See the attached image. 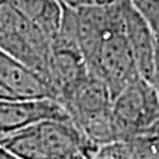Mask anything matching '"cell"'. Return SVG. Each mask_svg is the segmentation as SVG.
Listing matches in <instances>:
<instances>
[{"label":"cell","mask_w":159,"mask_h":159,"mask_svg":"<svg viewBox=\"0 0 159 159\" xmlns=\"http://www.w3.org/2000/svg\"><path fill=\"white\" fill-rule=\"evenodd\" d=\"M123 4L62 9L60 29L76 41L89 74L105 84L113 99L141 77L126 34Z\"/></svg>","instance_id":"6da1fadb"},{"label":"cell","mask_w":159,"mask_h":159,"mask_svg":"<svg viewBox=\"0 0 159 159\" xmlns=\"http://www.w3.org/2000/svg\"><path fill=\"white\" fill-rule=\"evenodd\" d=\"M93 143L72 121H45L4 138L2 147L20 159H93Z\"/></svg>","instance_id":"7a4b0ae2"},{"label":"cell","mask_w":159,"mask_h":159,"mask_svg":"<svg viewBox=\"0 0 159 159\" xmlns=\"http://www.w3.org/2000/svg\"><path fill=\"white\" fill-rule=\"evenodd\" d=\"M52 41L43 28L12 3L0 0V49L40 74L49 84Z\"/></svg>","instance_id":"3957f363"},{"label":"cell","mask_w":159,"mask_h":159,"mask_svg":"<svg viewBox=\"0 0 159 159\" xmlns=\"http://www.w3.org/2000/svg\"><path fill=\"white\" fill-rule=\"evenodd\" d=\"M111 116L117 142L154 133L159 126L158 89L137 77L113 99Z\"/></svg>","instance_id":"277c9868"},{"label":"cell","mask_w":159,"mask_h":159,"mask_svg":"<svg viewBox=\"0 0 159 159\" xmlns=\"http://www.w3.org/2000/svg\"><path fill=\"white\" fill-rule=\"evenodd\" d=\"M45 121H70L62 103L54 98H2L0 135L6 138Z\"/></svg>","instance_id":"5b68a950"},{"label":"cell","mask_w":159,"mask_h":159,"mask_svg":"<svg viewBox=\"0 0 159 159\" xmlns=\"http://www.w3.org/2000/svg\"><path fill=\"white\" fill-rule=\"evenodd\" d=\"M0 89L12 98H54L57 93L45 78L0 49ZM58 101V99H57Z\"/></svg>","instance_id":"8992f818"},{"label":"cell","mask_w":159,"mask_h":159,"mask_svg":"<svg viewBox=\"0 0 159 159\" xmlns=\"http://www.w3.org/2000/svg\"><path fill=\"white\" fill-rule=\"evenodd\" d=\"M126 34L135 60L138 73L142 78L152 82L155 73V43L145 17L134 7L131 0L123 4Z\"/></svg>","instance_id":"52a82bcc"},{"label":"cell","mask_w":159,"mask_h":159,"mask_svg":"<svg viewBox=\"0 0 159 159\" xmlns=\"http://www.w3.org/2000/svg\"><path fill=\"white\" fill-rule=\"evenodd\" d=\"M127 159H159V134L134 137L123 145Z\"/></svg>","instance_id":"ba28073f"},{"label":"cell","mask_w":159,"mask_h":159,"mask_svg":"<svg viewBox=\"0 0 159 159\" xmlns=\"http://www.w3.org/2000/svg\"><path fill=\"white\" fill-rule=\"evenodd\" d=\"M56 2L62 9L68 11H78L96 4V0H56Z\"/></svg>","instance_id":"9c48e42d"},{"label":"cell","mask_w":159,"mask_h":159,"mask_svg":"<svg viewBox=\"0 0 159 159\" xmlns=\"http://www.w3.org/2000/svg\"><path fill=\"white\" fill-rule=\"evenodd\" d=\"M123 2H129V0H96V4H99V6H113V4H121Z\"/></svg>","instance_id":"30bf717a"},{"label":"cell","mask_w":159,"mask_h":159,"mask_svg":"<svg viewBox=\"0 0 159 159\" xmlns=\"http://www.w3.org/2000/svg\"><path fill=\"white\" fill-rule=\"evenodd\" d=\"M0 159H20V158L12 155L11 152H8L7 150H4L3 147H0Z\"/></svg>","instance_id":"8fae6325"},{"label":"cell","mask_w":159,"mask_h":159,"mask_svg":"<svg viewBox=\"0 0 159 159\" xmlns=\"http://www.w3.org/2000/svg\"><path fill=\"white\" fill-rule=\"evenodd\" d=\"M2 98H12L11 96H9V94H7L6 92L3 90V89H0V99Z\"/></svg>","instance_id":"7c38bea8"},{"label":"cell","mask_w":159,"mask_h":159,"mask_svg":"<svg viewBox=\"0 0 159 159\" xmlns=\"http://www.w3.org/2000/svg\"><path fill=\"white\" fill-rule=\"evenodd\" d=\"M3 141H4V138H3L2 135H0V147H2V143H3Z\"/></svg>","instance_id":"4fadbf2b"}]
</instances>
